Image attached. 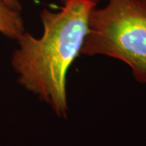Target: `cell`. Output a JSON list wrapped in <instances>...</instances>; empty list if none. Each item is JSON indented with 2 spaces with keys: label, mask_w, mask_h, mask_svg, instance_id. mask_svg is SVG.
Instances as JSON below:
<instances>
[{
  "label": "cell",
  "mask_w": 146,
  "mask_h": 146,
  "mask_svg": "<svg viewBox=\"0 0 146 146\" xmlns=\"http://www.w3.org/2000/svg\"><path fill=\"white\" fill-rule=\"evenodd\" d=\"M25 32V22L21 11L11 7L5 0H0V33L16 41Z\"/></svg>",
  "instance_id": "cell-3"
},
{
  "label": "cell",
  "mask_w": 146,
  "mask_h": 146,
  "mask_svg": "<svg viewBox=\"0 0 146 146\" xmlns=\"http://www.w3.org/2000/svg\"><path fill=\"white\" fill-rule=\"evenodd\" d=\"M6 3L10 6L11 7H12L13 9L19 11H22L23 7L21 3V0H5Z\"/></svg>",
  "instance_id": "cell-4"
},
{
  "label": "cell",
  "mask_w": 146,
  "mask_h": 146,
  "mask_svg": "<svg viewBox=\"0 0 146 146\" xmlns=\"http://www.w3.org/2000/svg\"><path fill=\"white\" fill-rule=\"evenodd\" d=\"M80 55L118 59L146 84V0H108L93 9Z\"/></svg>",
  "instance_id": "cell-2"
},
{
  "label": "cell",
  "mask_w": 146,
  "mask_h": 146,
  "mask_svg": "<svg viewBox=\"0 0 146 146\" xmlns=\"http://www.w3.org/2000/svg\"><path fill=\"white\" fill-rule=\"evenodd\" d=\"M100 1L61 0L63 4L58 11H41V36L25 31L16 40L11 64L18 83L59 118H68V70L80 55L89 15Z\"/></svg>",
  "instance_id": "cell-1"
}]
</instances>
